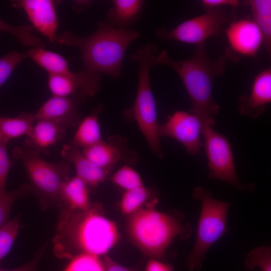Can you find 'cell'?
<instances>
[{"mask_svg": "<svg viewBox=\"0 0 271 271\" xmlns=\"http://www.w3.org/2000/svg\"><path fill=\"white\" fill-rule=\"evenodd\" d=\"M226 58L224 56L215 60L210 59L206 53L205 43L196 46L189 58L172 59L163 50L151 59L152 66L164 65L174 70L180 78L191 101L189 112L200 116L204 121L215 124L214 116L220 106L212 96L215 79L225 71Z\"/></svg>", "mask_w": 271, "mask_h": 271, "instance_id": "cell-2", "label": "cell"}, {"mask_svg": "<svg viewBox=\"0 0 271 271\" xmlns=\"http://www.w3.org/2000/svg\"><path fill=\"white\" fill-rule=\"evenodd\" d=\"M27 58L26 53L14 50L0 58V88L14 70Z\"/></svg>", "mask_w": 271, "mask_h": 271, "instance_id": "cell-31", "label": "cell"}, {"mask_svg": "<svg viewBox=\"0 0 271 271\" xmlns=\"http://www.w3.org/2000/svg\"><path fill=\"white\" fill-rule=\"evenodd\" d=\"M237 109L242 115L256 119L264 112L271 102V68L263 70L254 78L249 95L238 99Z\"/></svg>", "mask_w": 271, "mask_h": 271, "instance_id": "cell-15", "label": "cell"}, {"mask_svg": "<svg viewBox=\"0 0 271 271\" xmlns=\"http://www.w3.org/2000/svg\"><path fill=\"white\" fill-rule=\"evenodd\" d=\"M205 10L202 15L186 20L172 30L159 28L156 36L163 41H177L196 46L205 43L208 38L220 33L229 18L221 8Z\"/></svg>", "mask_w": 271, "mask_h": 271, "instance_id": "cell-8", "label": "cell"}, {"mask_svg": "<svg viewBox=\"0 0 271 271\" xmlns=\"http://www.w3.org/2000/svg\"><path fill=\"white\" fill-rule=\"evenodd\" d=\"M201 3L204 9L219 8L222 6H230L235 9L239 5L236 0H202Z\"/></svg>", "mask_w": 271, "mask_h": 271, "instance_id": "cell-34", "label": "cell"}, {"mask_svg": "<svg viewBox=\"0 0 271 271\" xmlns=\"http://www.w3.org/2000/svg\"><path fill=\"white\" fill-rule=\"evenodd\" d=\"M63 271H104V265L98 256L81 253L72 257Z\"/></svg>", "mask_w": 271, "mask_h": 271, "instance_id": "cell-27", "label": "cell"}, {"mask_svg": "<svg viewBox=\"0 0 271 271\" xmlns=\"http://www.w3.org/2000/svg\"><path fill=\"white\" fill-rule=\"evenodd\" d=\"M252 15V20L261 31L263 45L268 54H271V1L250 0L247 2Z\"/></svg>", "mask_w": 271, "mask_h": 271, "instance_id": "cell-24", "label": "cell"}, {"mask_svg": "<svg viewBox=\"0 0 271 271\" xmlns=\"http://www.w3.org/2000/svg\"><path fill=\"white\" fill-rule=\"evenodd\" d=\"M158 45L151 42L141 46L130 58L139 65L138 83L133 104L123 111L126 119L134 120L146 139L151 150L159 158H163L158 134L156 102L150 82L151 59L156 54Z\"/></svg>", "mask_w": 271, "mask_h": 271, "instance_id": "cell-5", "label": "cell"}, {"mask_svg": "<svg viewBox=\"0 0 271 271\" xmlns=\"http://www.w3.org/2000/svg\"><path fill=\"white\" fill-rule=\"evenodd\" d=\"M246 267L252 269L259 267L261 271H271V249L267 246H261L251 250L244 260Z\"/></svg>", "mask_w": 271, "mask_h": 271, "instance_id": "cell-29", "label": "cell"}, {"mask_svg": "<svg viewBox=\"0 0 271 271\" xmlns=\"http://www.w3.org/2000/svg\"><path fill=\"white\" fill-rule=\"evenodd\" d=\"M93 204L85 210L62 207L54 238V252L60 257H71L76 252L100 256L118 241L115 224L103 216Z\"/></svg>", "mask_w": 271, "mask_h": 271, "instance_id": "cell-1", "label": "cell"}, {"mask_svg": "<svg viewBox=\"0 0 271 271\" xmlns=\"http://www.w3.org/2000/svg\"><path fill=\"white\" fill-rule=\"evenodd\" d=\"M82 152L91 162L109 173L119 162L123 159L119 148L102 140L83 149Z\"/></svg>", "mask_w": 271, "mask_h": 271, "instance_id": "cell-21", "label": "cell"}, {"mask_svg": "<svg viewBox=\"0 0 271 271\" xmlns=\"http://www.w3.org/2000/svg\"><path fill=\"white\" fill-rule=\"evenodd\" d=\"M34 30L31 26H14L0 19V31L12 34L25 47L33 48L43 45L39 38L34 34Z\"/></svg>", "mask_w": 271, "mask_h": 271, "instance_id": "cell-26", "label": "cell"}, {"mask_svg": "<svg viewBox=\"0 0 271 271\" xmlns=\"http://www.w3.org/2000/svg\"><path fill=\"white\" fill-rule=\"evenodd\" d=\"M92 2L89 1H76L73 3L75 11L80 12L90 7Z\"/></svg>", "mask_w": 271, "mask_h": 271, "instance_id": "cell-38", "label": "cell"}, {"mask_svg": "<svg viewBox=\"0 0 271 271\" xmlns=\"http://www.w3.org/2000/svg\"><path fill=\"white\" fill-rule=\"evenodd\" d=\"M38 65L49 74H59L73 76L75 72L71 71L68 61L62 55L44 49V46L33 47L26 52Z\"/></svg>", "mask_w": 271, "mask_h": 271, "instance_id": "cell-20", "label": "cell"}, {"mask_svg": "<svg viewBox=\"0 0 271 271\" xmlns=\"http://www.w3.org/2000/svg\"><path fill=\"white\" fill-rule=\"evenodd\" d=\"M104 271H133L114 261L109 256H104L103 260Z\"/></svg>", "mask_w": 271, "mask_h": 271, "instance_id": "cell-36", "label": "cell"}, {"mask_svg": "<svg viewBox=\"0 0 271 271\" xmlns=\"http://www.w3.org/2000/svg\"><path fill=\"white\" fill-rule=\"evenodd\" d=\"M144 3L142 0H113L104 22L114 28L130 29L140 19Z\"/></svg>", "mask_w": 271, "mask_h": 271, "instance_id": "cell-18", "label": "cell"}, {"mask_svg": "<svg viewBox=\"0 0 271 271\" xmlns=\"http://www.w3.org/2000/svg\"><path fill=\"white\" fill-rule=\"evenodd\" d=\"M140 209L129 215L127 228L134 244L152 258H162L173 239L178 235L190 237L192 229L188 223L154 208Z\"/></svg>", "mask_w": 271, "mask_h": 271, "instance_id": "cell-4", "label": "cell"}, {"mask_svg": "<svg viewBox=\"0 0 271 271\" xmlns=\"http://www.w3.org/2000/svg\"><path fill=\"white\" fill-rule=\"evenodd\" d=\"M62 156L72 163L77 177L89 186L96 187L105 180L109 172L97 166L88 159L78 148L71 145H65L61 151Z\"/></svg>", "mask_w": 271, "mask_h": 271, "instance_id": "cell-16", "label": "cell"}, {"mask_svg": "<svg viewBox=\"0 0 271 271\" xmlns=\"http://www.w3.org/2000/svg\"><path fill=\"white\" fill-rule=\"evenodd\" d=\"M28 189L27 185H22L15 190L0 195V228L8 222L10 211L15 201Z\"/></svg>", "mask_w": 271, "mask_h": 271, "instance_id": "cell-32", "label": "cell"}, {"mask_svg": "<svg viewBox=\"0 0 271 271\" xmlns=\"http://www.w3.org/2000/svg\"><path fill=\"white\" fill-rule=\"evenodd\" d=\"M34 114L21 112L14 117L0 116V140L10 141L23 136H28L36 121Z\"/></svg>", "mask_w": 271, "mask_h": 271, "instance_id": "cell-23", "label": "cell"}, {"mask_svg": "<svg viewBox=\"0 0 271 271\" xmlns=\"http://www.w3.org/2000/svg\"><path fill=\"white\" fill-rule=\"evenodd\" d=\"M66 128L51 120L38 119L31 132L27 136L25 146L41 152H46L48 149L62 140Z\"/></svg>", "mask_w": 271, "mask_h": 271, "instance_id": "cell-17", "label": "cell"}, {"mask_svg": "<svg viewBox=\"0 0 271 271\" xmlns=\"http://www.w3.org/2000/svg\"><path fill=\"white\" fill-rule=\"evenodd\" d=\"M20 228L18 217L8 221L0 228V262L10 251Z\"/></svg>", "mask_w": 271, "mask_h": 271, "instance_id": "cell-30", "label": "cell"}, {"mask_svg": "<svg viewBox=\"0 0 271 271\" xmlns=\"http://www.w3.org/2000/svg\"><path fill=\"white\" fill-rule=\"evenodd\" d=\"M228 48L224 56L235 62L242 57H254L263 45L262 33L252 20H233L225 31Z\"/></svg>", "mask_w": 271, "mask_h": 271, "instance_id": "cell-11", "label": "cell"}, {"mask_svg": "<svg viewBox=\"0 0 271 271\" xmlns=\"http://www.w3.org/2000/svg\"><path fill=\"white\" fill-rule=\"evenodd\" d=\"M101 80V74L84 68L71 77L49 74L48 86L52 96L67 97L83 94L88 97L100 91Z\"/></svg>", "mask_w": 271, "mask_h": 271, "instance_id": "cell-12", "label": "cell"}, {"mask_svg": "<svg viewBox=\"0 0 271 271\" xmlns=\"http://www.w3.org/2000/svg\"><path fill=\"white\" fill-rule=\"evenodd\" d=\"M193 197L201 202V209L194 246L187 259L189 271L200 270L211 246L228 231L227 215L230 203L214 198L211 192L198 186Z\"/></svg>", "mask_w": 271, "mask_h": 271, "instance_id": "cell-6", "label": "cell"}, {"mask_svg": "<svg viewBox=\"0 0 271 271\" xmlns=\"http://www.w3.org/2000/svg\"><path fill=\"white\" fill-rule=\"evenodd\" d=\"M140 36L138 31L114 28L103 21L98 22L97 29L86 36L67 31L58 36L57 44L78 48L84 68L116 79L121 75L128 47Z\"/></svg>", "mask_w": 271, "mask_h": 271, "instance_id": "cell-3", "label": "cell"}, {"mask_svg": "<svg viewBox=\"0 0 271 271\" xmlns=\"http://www.w3.org/2000/svg\"><path fill=\"white\" fill-rule=\"evenodd\" d=\"M8 143L0 140V195L5 194L6 181L10 168L14 162L9 158L7 153Z\"/></svg>", "mask_w": 271, "mask_h": 271, "instance_id": "cell-33", "label": "cell"}, {"mask_svg": "<svg viewBox=\"0 0 271 271\" xmlns=\"http://www.w3.org/2000/svg\"><path fill=\"white\" fill-rule=\"evenodd\" d=\"M87 185L75 176L68 178L63 184L59 195L62 207L74 210H85L92 204L89 199Z\"/></svg>", "mask_w": 271, "mask_h": 271, "instance_id": "cell-19", "label": "cell"}, {"mask_svg": "<svg viewBox=\"0 0 271 271\" xmlns=\"http://www.w3.org/2000/svg\"><path fill=\"white\" fill-rule=\"evenodd\" d=\"M150 195V190L144 186L125 191L119 204L121 212L128 215L134 213L141 209Z\"/></svg>", "mask_w": 271, "mask_h": 271, "instance_id": "cell-25", "label": "cell"}, {"mask_svg": "<svg viewBox=\"0 0 271 271\" xmlns=\"http://www.w3.org/2000/svg\"><path fill=\"white\" fill-rule=\"evenodd\" d=\"M173 267L168 264L159 260L157 259L151 258L148 262L146 271H173Z\"/></svg>", "mask_w": 271, "mask_h": 271, "instance_id": "cell-35", "label": "cell"}, {"mask_svg": "<svg viewBox=\"0 0 271 271\" xmlns=\"http://www.w3.org/2000/svg\"><path fill=\"white\" fill-rule=\"evenodd\" d=\"M42 252L38 253L35 257L28 263L13 269H3L0 267V271H37V265Z\"/></svg>", "mask_w": 271, "mask_h": 271, "instance_id": "cell-37", "label": "cell"}, {"mask_svg": "<svg viewBox=\"0 0 271 271\" xmlns=\"http://www.w3.org/2000/svg\"><path fill=\"white\" fill-rule=\"evenodd\" d=\"M87 98L83 94L67 97L52 96L34 114L36 120L53 121L66 129L78 126L81 118L77 109Z\"/></svg>", "mask_w": 271, "mask_h": 271, "instance_id": "cell-14", "label": "cell"}, {"mask_svg": "<svg viewBox=\"0 0 271 271\" xmlns=\"http://www.w3.org/2000/svg\"><path fill=\"white\" fill-rule=\"evenodd\" d=\"M111 181L125 191L144 186L140 175L128 165H123L111 177Z\"/></svg>", "mask_w": 271, "mask_h": 271, "instance_id": "cell-28", "label": "cell"}, {"mask_svg": "<svg viewBox=\"0 0 271 271\" xmlns=\"http://www.w3.org/2000/svg\"><path fill=\"white\" fill-rule=\"evenodd\" d=\"M56 1L52 0H18L12 1L15 8L22 9L34 29L53 44H57L59 21Z\"/></svg>", "mask_w": 271, "mask_h": 271, "instance_id": "cell-13", "label": "cell"}, {"mask_svg": "<svg viewBox=\"0 0 271 271\" xmlns=\"http://www.w3.org/2000/svg\"><path fill=\"white\" fill-rule=\"evenodd\" d=\"M213 125L209 121L204 122L202 133L208 159L209 178L221 180L241 188L231 144L227 138L213 129Z\"/></svg>", "mask_w": 271, "mask_h": 271, "instance_id": "cell-9", "label": "cell"}, {"mask_svg": "<svg viewBox=\"0 0 271 271\" xmlns=\"http://www.w3.org/2000/svg\"><path fill=\"white\" fill-rule=\"evenodd\" d=\"M204 121L189 111L178 110L168 116L167 120L159 125L160 137L172 138L180 143L191 156L200 152L203 144L201 140Z\"/></svg>", "mask_w": 271, "mask_h": 271, "instance_id": "cell-10", "label": "cell"}, {"mask_svg": "<svg viewBox=\"0 0 271 271\" xmlns=\"http://www.w3.org/2000/svg\"><path fill=\"white\" fill-rule=\"evenodd\" d=\"M102 108L99 104L90 114L81 119L72 141L73 146L85 149L102 140L98 119Z\"/></svg>", "mask_w": 271, "mask_h": 271, "instance_id": "cell-22", "label": "cell"}, {"mask_svg": "<svg viewBox=\"0 0 271 271\" xmlns=\"http://www.w3.org/2000/svg\"><path fill=\"white\" fill-rule=\"evenodd\" d=\"M40 153L26 146L15 148L13 155L24 165L30 180V188L43 203H59L63 183L69 178L70 167L66 161L48 162Z\"/></svg>", "mask_w": 271, "mask_h": 271, "instance_id": "cell-7", "label": "cell"}]
</instances>
